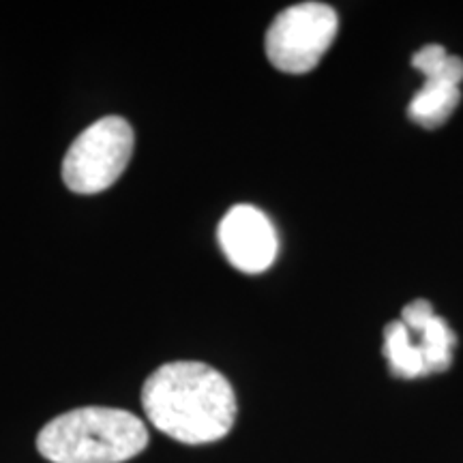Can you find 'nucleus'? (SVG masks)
<instances>
[{
	"label": "nucleus",
	"mask_w": 463,
	"mask_h": 463,
	"mask_svg": "<svg viewBox=\"0 0 463 463\" xmlns=\"http://www.w3.org/2000/svg\"><path fill=\"white\" fill-rule=\"evenodd\" d=\"M142 408L161 433L183 444H211L236 420V395L223 373L204 363H167L144 382Z\"/></svg>",
	"instance_id": "1"
},
{
	"label": "nucleus",
	"mask_w": 463,
	"mask_h": 463,
	"mask_svg": "<svg viewBox=\"0 0 463 463\" xmlns=\"http://www.w3.org/2000/svg\"><path fill=\"white\" fill-rule=\"evenodd\" d=\"M148 447L142 419L118 408L86 405L39 431L37 449L52 463H125Z\"/></svg>",
	"instance_id": "2"
},
{
	"label": "nucleus",
	"mask_w": 463,
	"mask_h": 463,
	"mask_svg": "<svg viewBox=\"0 0 463 463\" xmlns=\"http://www.w3.org/2000/svg\"><path fill=\"white\" fill-rule=\"evenodd\" d=\"M133 129L123 116H106L80 133L65 159L62 181L73 194H101L123 176L133 155Z\"/></svg>",
	"instance_id": "3"
},
{
	"label": "nucleus",
	"mask_w": 463,
	"mask_h": 463,
	"mask_svg": "<svg viewBox=\"0 0 463 463\" xmlns=\"http://www.w3.org/2000/svg\"><path fill=\"white\" fill-rule=\"evenodd\" d=\"M339 31L333 7L324 3H300L283 9L266 31V56L283 73H309Z\"/></svg>",
	"instance_id": "4"
},
{
	"label": "nucleus",
	"mask_w": 463,
	"mask_h": 463,
	"mask_svg": "<svg viewBox=\"0 0 463 463\" xmlns=\"http://www.w3.org/2000/svg\"><path fill=\"white\" fill-rule=\"evenodd\" d=\"M217 236L228 262L249 275L264 273L279 249L270 219L251 204L230 208L219 223Z\"/></svg>",
	"instance_id": "5"
},
{
	"label": "nucleus",
	"mask_w": 463,
	"mask_h": 463,
	"mask_svg": "<svg viewBox=\"0 0 463 463\" xmlns=\"http://www.w3.org/2000/svg\"><path fill=\"white\" fill-rule=\"evenodd\" d=\"M402 322L410 333L419 335V345L425 375L447 372L453 363V347L457 344L455 333L442 317L433 314V307L427 300H414L402 314Z\"/></svg>",
	"instance_id": "6"
},
{
	"label": "nucleus",
	"mask_w": 463,
	"mask_h": 463,
	"mask_svg": "<svg viewBox=\"0 0 463 463\" xmlns=\"http://www.w3.org/2000/svg\"><path fill=\"white\" fill-rule=\"evenodd\" d=\"M459 86L444 82V80H425V86L416 92L412 103H410L408 116L425 129H436V127L447 123L449 116L459 106Z\"/></svg>",
	"instance_id": "7"
},
{
	"label": "nucleus",
	"mask_w": 463,
	"mask_h": 463,
	"mask_svg": "<svg viewBox=\"0 0 463 463\" xmlns=\"http://www.w3.org/2000/svg\"><path fill=\"white\" fill-rule=\"evenodd\" d=\"M384 356L389 361L391 373L397 378L412 380L425 375V364L412 333L402 320L391 322L384 331Z\"/></svg>",
	"instance_id": "8"
},
{
	"label": "nucleus",
	"mask_w": 463,
	"mask_h": 463,
	"mask_svg": "<svg viewBox=\"0 0 463 463\" xmlns=\"http://www.w3.org/2000/svg\"><path fill=\"white\" fill-rule=\"evenodd\" d=\"M412 65L425 73V80H444L455 86L463 80V61L459 56L447 54L442 45H425L414 54Z\"/></svg>",
	"instance_id": "9"
}]
</instances>
